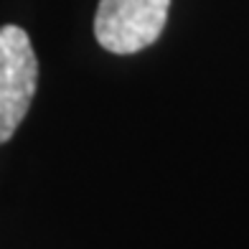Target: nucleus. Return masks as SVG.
Returning a JSON list of instances; mask_svg holds the SVG:
<instances>
[{
	"label": "nucleus",
	"mask_w": 249,
	"mask_h": 249,
	"mask_svg": "<svg viewBox=\"0 0 249 249\" xmlns=\"http://www.w3.org/2000/svg\"><path fill=\"white\" fill-rule=\"evenodd\" d=\"M38 84V61L20 26H0V145L16 135Z\"/></svg>",
	"instance_id": "obj_1"
},
{
	"label": "nucleus",
	"mask_w": 249,
	"mask_h": 249,
	"mask_svg": "<svg viewBox=\"0 0 249 249\" xmlns=\"http://www.w3.org/2000/svg\"><path fill=\"white\" fill-rule=\"evenodd\" d=\"M171 0H99L94 36L112 53H138L158 41Z\"/></svg>",
	"instance_id": "obj_2"
}]
</instances>
